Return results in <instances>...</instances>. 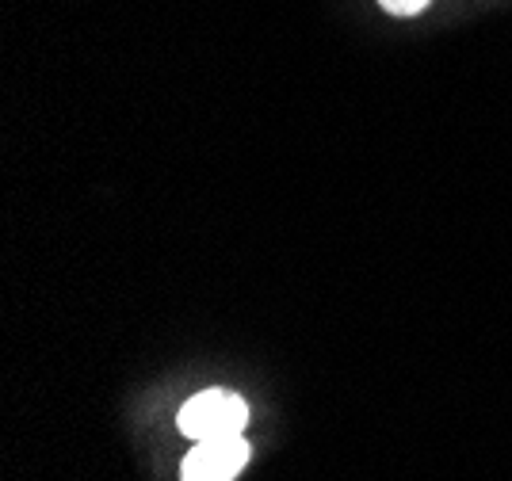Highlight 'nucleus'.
Wrapping results in <instances>:
<instances>
[{"instance_id": "nucleus-2", "label": "nucleus", "mask_w": 512, "mask_h": 481, "mask_svg": "<svg viewBox=\"0 0 512 481\" xmlns=\"http://www.w3.org/2000/svg\"><path fill=\"white\" fill-rule=\"evenodd\" d=\"M249 462V443L241 436L222 440H199L195 451L184 459V481H234Z\"/></svg>"}, {"instance_id": "nucleus-3", "label": "nucleus", "mask_w": 512, "mask_h": 481, "mask_svg": "<svg viewBox=\"0 0 512 481\" xmlns=\"http://www.w3.org/2000/svg\"><path fill=\"white\" fill-rule=\"evenodd\" d=\"M390 16H417V12H425L428 0H379Z\"/></svg>"}, {"instance_id": "nucleus-1", "label": "nucleus", "mask_w": 512, "mask_h": 481, "mask_svg": "<svg viewBox=\"0 0 512 481\" xmlns=\"http://www.w3.org/2000/svg\"><path fill=\"white\" fill-rule=\"evenodd\" d=\"M249 420V405L230 394V390H203L180 409V432L192 440H222V436H241Z\"/></svg>"}]
</instances>
